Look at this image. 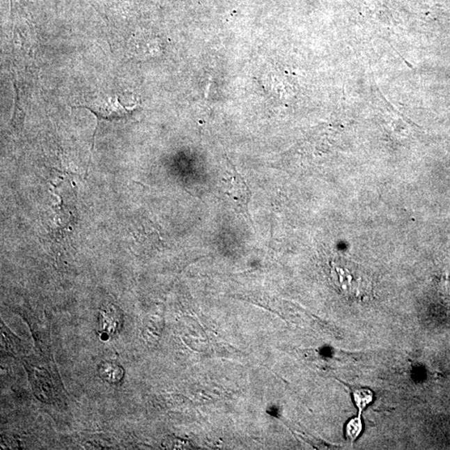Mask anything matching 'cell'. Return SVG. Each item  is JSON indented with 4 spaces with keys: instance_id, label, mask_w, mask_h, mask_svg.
<instances>
[{
    "instance_id": "1",
    "label": "cell",
    "mask_w": 450,
    "mask_h": 450,
    "mask_svg": "<svg viewBox=\"0 0 450 450\" xmlns=\"http://www.w3.org/2000/svg\"><path fill=\"white\" fill-rule=\"evenodd\" d=\"M222 191L228 199L233 210L250 219L249 205L251 199V191L243 177L233 168L231 176L223 179Z\"/></svg>"
},
{
    "instance_id": "2",
    "label": "cell",
    "mask_w": 450,
    "mask_h": 450,
    "mask_svg": "<svg viewBox=\"0 0 450 450\" xmlns=\"http://www.w3.org/2000/svg\"><path fill=\"white\" fill-rule=\"evenodd\" d=\"M76 108H86L91 110L97 118H102V120L112 121L120 120V118L131 116L134 110L138 108V105H134L133 107H125L117 99L102 104L79 105L76 106Z\"/></svg>"
},
{
    "instance_id": "3",
    "label": "cell",
    "mask_w": 450,
    "mask_h": 450,
    "mask_svg": "<svg viewBox=\"0 0 450 450\" xmlns=\"http://www.w3.org/2000/svg\"><path fill=\"white\" fill-rule=\"evenodd\" d=\"M99 331L103 341L116 336L123 326V316L118 309L112 307L102 309L99 317Z\"/></svg>"
},
{
    "instance_id": "4",
    "label": "cell",
    "mask_w": 450,
    "mask_h": 450,
    "mask_svg": "<svg viewBox=\"0 0 450 450\" xmlns=\"http://www.w3.org/2000/svg\"><path fill=\"white\" fill-rule=\"evenodd\" d=\"M334 268L337 274L339 287L345 295L359 296L366 290L367 283L362 281L360 277H356L346 265H334Z\"/></svg>"
},
{
    "instance_id": "5",
    "label": "cell",
    "mask_w": 450,
    "mask_h": 450,
    "mask_svg": "<svg viewBox=\"0 0 450 450\" xmlns=\"http://www.w3.org/2000/svg\"><path fill=\"white\" fill-rule=\"evenodd\" d=\"M98 372L102 380L111 385L120 384L125 377V369L120 364L109 361L102 362Z\"/></svg>"
},
{
    "instance_id": "6",
    "label": "cell",
    "mask_w": 450,
    "mask_h": 450,
    "mask_svg": "<svg viewBox=\"0 0 450 450\" xmlns=\"http://www.w3.org/2000/svg\"><path fill=\"white\" fill-rule=\"evenodd\" d=\"M353 398L355 405L359 409V414L361 415L365 408H367L373 402V394L371 389L361 388L355 390Z\"/></svg>"
},
{
    "instance_id": "7",
    "label": "cell",
    "mask_w": 450,
    "mask_h": 450,
    "mask_svg": "<svg viewBox=\"0 0 450 450\" xmlns=\"http://www.w3.org/2000/svg\"><path fill=\"white\" fill-rule=\"evenodd\" d=\"M362 430V419H361V415L359 414L357 417L350 419L346 424V438L350 441L352 444H353L355 441L357 440L358 437L360 435Z\"/></svg>"
}]
</instances>
